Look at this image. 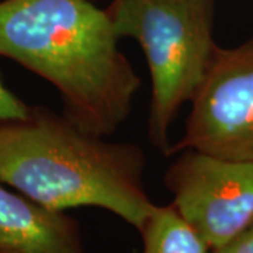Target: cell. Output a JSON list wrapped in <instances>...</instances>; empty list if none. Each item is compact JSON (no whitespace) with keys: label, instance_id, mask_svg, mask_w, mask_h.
Segmentation results:
<instances>
[{"label":"cell","instance_id":"5b68a950","mask_svg":"<svg viewBox=\"0 0 253 253\" xmlns=\"http://www.w3.org/2000/svg\"><path fill=\"white\" fill-rule=\"evenodd\" d=\"M172 204L214 251L253 225V162L186 149L165 173Z\"/></svg>","mask_w":253,"mask_h":253},{"label":"cell","instance_id":"6da1fadb","mask_svg":"<svg viewBox=\"0 0 253 253\" xmlns=\"http://www.w3.org/2000/svg\"><path fill=\"white\" fill-rule=\"evenodd\" d=\"M117 41L107 11L89 0L0 1V56L49 82L63 116L99 136L117 131L141 87Z\"/></svg>","mask_w":253,"mask_h":253},{"label":"cell","instance_id":"8992f818","mask_svg":"<svg viewBox=\"0 0 253 253\" xmlns=\"http://www.w3.org/2000/svg\"><path fill=\"white\" fill-rule=\"evenodd\" d=\"M0 253H83L81 225L0 184Z\"/></svg>","mask_w":253,"mask_h":253},{"label":"cell","instance_id":"9c48e42d","mask_svg":"<svg viewBox=\"0 0 253 253\" xmlns=\"http://www.w3.org/2000/svg\"><path fill=\"white\" fill-rule=\"evenodd\" d=\"M211 253H253V225L231 242L211 251Z\"/></svg>","mask_w":253,"mask_h":253},{"label":"cell","instance_id":"3957f363","mask_svg":"<svg viewBox=\"0 0 253 253\" xmlns=\"http://www.w3.org/2000/svg\"><path fill=\"white\" fill-rule=\"evenodd\" d=\"M117 38H132L144 51L152 100L148 136L168 155L177 111L194 99L214 61L212 0H113L106 10Z\"/></svg>","mask_w":253,"mask_h":253},{"label":"cell","instance_id":"277c9868","mask_svg":"<svg viewBox=\"0 0 253 253\" xmlns=\"http://www.w3.org/2000/svg\"><path fill=\"white\" fill-rule=\"evenodd\" d=\"M186 149L253 162V38L234 48L218 46L191 100L184 134L166 156Z\"/></svg>","mask_w":253,"mask_h":253},{"label":"cell","instance_id":"ba28073f","mask_svg":"<svg viewBox=\"0 0 253 253\" xmlns=\"http://www.w3.org/2000/svg\"><path fill=\"white\" fill-rule=\"evenodd\" d=\"M28 111L30 106L18 99L13 91L9 90L0 78V123L24 118Z\"/></svg>","mask_w":253,"mask_h":253},{"label":"cell","instance_id":"52a82bcc","mask_svg":"<svg viewBox=\"0 0 253 253\" xmlns=\"http://www.w3.org/2000/svg\"><path fill=\"white\" fill-rule=\"evenodd\" d=\"M139 234L142 253H211L207 244L181 218L173 204L156 206Z\"/></svg>","mask_w":253,"mask_h":253},{"label":"cell","instance_id":"7a4b0ae2","mask_svg":"<svg viewBox=\"0 0 253 253\" xmlns=\"http://www.w3.org/2000/svg\"><path fill=\"white\" fill-rule=\"evenodd\" d=\"M145 166L138 145L110 142L42 106L0 123V184L49 210L104 208L139 232L156 208Z\"/></svg>","mask_w":253,"mask_h":253}]
</instances>
